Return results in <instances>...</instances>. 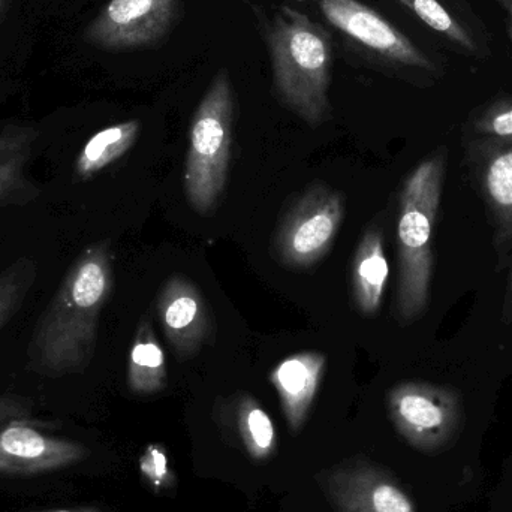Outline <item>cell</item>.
Returning a JSON list of instances; mask_svg holds the SVG:
<instances>
[{"instance_id": "obj_23", "label": "cell", "mask_w": 512, "mask_h": 512, "mask_svg": "<svg viewBox=\"0 0 512 512\" xmlns=\"http://www.w3.org/2000/svg\"><path fill=\"white\" fill-rule=\"evenodd\" d=\"M501 9L505 18V26H507L508 38L512 42V0H493Z\"/></svg>"}, {"instance_id": "obj_8", "label": "cell", "mask_w": 512, "mask_h": 512, "mask_svg": "<svg viewBox=\"0 0 512 512\" xmlns=\"http://www.w3.org/2000/svg\"><path fill=\"white\" fill-rule=\"evenodd\" d=\"M177 0H110L86 36L108 51H129L158 44L173 26Z\"/></svg>"}, {"instance_id": "obj_6", "label": "cell", "mask_w": 512, "mask_h": 512, "mask_svg": "<svg viewBox=\"0 0 512 512\" xmlns=\"http://www.w3.org/2000/svg\"><path fill=\"white\" fill-rule=\"evenodd\" d=\"M388 411L400 435L424 453L450 447L462 429V399L456 390L441 385H396L388 394Z\"/></svg>"}, {"instance_id": "obj_12", "label": "cell", "mask_w": 512, "mask_h": 512, "mask_svg": "<svg viewBox=\"0 0 512 512\" xmlns=\"http://www.w3.org/2000/svg\"><path fill=\"white\" fill-rule=\"evenodd\" d=\"M325 363L327 358L321 352H297L280 361L268 376L292 430L300 429L306 421L324 376Z\"/></svg>"}, {"instance_id": "obj_21", "label": "cell", "mask_w": 512, "mask_h": 512, "mask_svg": "<svg viewBox=\"0 0 512 512\" xmlns=\"http://www.w3.org/2000/svg\"><path fill=\"white\" fill-rule=\"evenodd\" d=\"M239 427L246 447L255 457H265L274 447V427L267 412L252 397L245 396L239 405Z\"/></svg>"}, {"instance_id": "obj_14", "label": "cell", "mask_w": 512, "mask_h": 512, "mask_svg": "<svg viewBox=\"0 0 512 512\" xmlns=\"http://www.w3.org/2000/svg\"><path fill=\"white\" fill-rule=\"evenodd\" d=\"M36 138L33 129L8 128L0 132V207L24 204L38 195V189L26 177Z\"/></svg>"}, {"instance_id": "obj_17", "label": "cell", "mask_w": 512, "mask_h": 512, "mask_svg": "<svg viewBox=\"0 0 512 512\" xmlns=\"http://www.w3.org/2000/svg\"><path fill=\"white\" fill-rule=\"evenodd\" d=\"M128 384L137 394L158 393L167 385L164 349L149 318L141 319L135 331L129 352Z\"/></svg>"}, {"instance_id": "obj_10", "label": "cell", "mask_w": 512, "mask_h": 512, "mask_svg": "<svg viewBox=\"0 0 512 512\" xmlns=\"http://www.w3.org/2000/svg\"><path fill=\"white\" fill-rule=\"evenodd\" d=\"M432 30L448 50L472 60L493 56L492 33L469 0H396Z\"/></svg>"}, {"instance_id": "obj_13", "label": "cell", "mask_w": 512, "mask_h": 512, "mask_svg": "<svg viewBox=\"0 0 512 512\" xmlns=\"http://www.w3.org/2000/svg\"><path fill=\"white\" fill-rule=\"evenodd\" d=\"M388 274L390 267L384 252V236L379 228H370L360 240L352 262V297L363 315L378 313Z\"/></svg>"}, {"instance_id": "obj_5", "label": "cell", "mask_w": 512, "mask_h": 512, "mask_svg": "<svg viewBox=\"0 0 512 512\" xmlns=\"http://www.w3.org/2000/svg\"><path fill=\"white\" fill-rule=\"evenodd\" d=\"M331 26L354 39L385 65L418 86H433L445 77V65L405 32L358 0H318Z\"/></svg>"}, {"instance_id": "obj_19", "label": "cell", "mask_w": 512, "mask_h": 512, "mask_svg": "<svg viewBox=\"0 0 512 512\" xmlns=\"http://www.w3.org/2000/svg\"><path fill=\"white\" fill-rule=\"evenodd\" d=\"M38 262L21 256L0 273V328L23 306L38 279Z\"/></svg>"}, {"instance_id": "obj_18", "label": "cell", "mask_w": 512, "mask_h": 512, "mask_svg": "<svg viewBox=\"0 0 512 512\" xmlns=\"http://www.w3.org/2000/svg\"><path fill=\"white\" fill-rule=\"evenodd\" d=\"M57 442L44 438L29 427H8L0 433V451L5 460L20 462V466H45L47 459H54Z\"/></svg>"}, {"instance_id": "obj_16", "label": "cell", "mask_w": 512, "mask_h": 512, "mask_svg": "<svg viewBox=\"0 0 512 512\" xmlns=\"http://www.w3.org/2000/svg\"><path fill=\"white\" fill-rule=\"evenodd\" d=\"M138 120L117 123L93 135L75 159V179L84 182L119 161L131 150L140 135Z\"/></svg>"}, {"instance_id": "obj_7", "label": "cell", "mask_w": 512, "mask_h": 512, "mask_svg": "<svg viewBox=\"0 0 512 512\" xmlns=\"http://www.w3.org/2000/svg\"><path fill=\"white\" fill-rule=\"evenodd\" d=\"M345 218L342 194L316 183L283 216L276 251L288 268H309L330 252Z\"/></svg>"}, {"instance_id": "obj_24", "label": "cell", "mask_w": 512, "mask_h": 512, "mask_svg": "<svg viewBox=\"0 0 512 512\" xmlns=\"http://www.w3.org/2000/svg\"><path fill=\"white\" fill-rule=\"evenodd\" d=\"M508 295L512 298V274L510 279V286H508Z\"/></svg>"}, {"instance_id": "obj_15", "label": "cell", "mask_w": 512, "mask_h": 512, "mask_svg": "<svg viewBox=\"0 0 512 512\" xmlns=\"http://www.w3.org/2000/svg\"><path fill=\"white\" fill-rule=\"evenodd\" d=\"M343 512H415L406 493L381 472H358L337 490Z\"/></svg>"}, {"instance_id": "obj_2", "label": "cell", "mask_w": 512, "mask_h": 512, "mask_svg": "<svg viewBox=\"0 0 512 512\" xmlns=\"http://www.w3.org/2000/svg\"><path fill=\"white\" fill-rule=\"evenodd\" d=\"M274 87L283 104L310 126L330 117L333 44L321 24L291 6L277 9L267 27Z\"/></svg>"}, {"instance_id": "obj_22", "label": "cell", "mask_w": 512, "mask_h": 512, "mask_svg": "<svg viewBox=\"0 0 512 512\" xmlns=\"http://www.w3.org/2000/svg\"><path fill=\"white\" fill-rule=\"evenodd\" d=\"M144 474L152 480L161 481L167 475V459H165L162 451L156 448H150V453H147L146 459L141 463Z\"/></svg>"}, {"instance_id": "obj_9", "label": "cell", "mask_w": 512, "mask_h": 512, "mask_svg": "<svg viewBox=\"0 0 512 512\" xmlns=\"http://www.w3.org/2000/svg\"><path fill=\"white\" fill-rule=\"evenodd\" d=\"M156 310L162 331L180 358L194 357L212 339L209 303L189 277L171 276L159 291Z\"/></svg>"}, {"instance_id": "obj_1", "label": "cell", "mask_w": 512, "mask_h": 512, "mask_svg": "<svg viewBox=\"0 0 512 512\" xmlns=\"http://www.w3.org/2000/svg\"><path fill=\"white\" fill-rule=\"evenodd\" d=\"M114 288L110 242L90 245L66 271L27 348L30 366L44 375L80 372L95 354L99 318Z\"/></svg>"}, {"instance_id": "obj_4", "label": "cell", "mask_w": 512, "mask_h": 512, "mask_svg": "<svg viewBox=\"0 0 512 512\" xmlns=\"http://www.w3.org/2000/svg\"><path fill=\"white\" fill-rule=\"evenodd\" d=\"M234 107L230 74L227 69H219L192 119L183 176L186 198L200 215H209L215 210L227 185Z\"/></svg>"}, {"instance_id": "obj_11", "label": "cell", "mask_w": 512, "mask_h": 512, "mask_svg": "<svg viewBox=\"0 0 512 512\" xmlns=\"http://www.w3.org/2000/svg\"><path fill=\"white\" fill-rule=\"evenodd\" d=\"M468 159L496 228L499 246L512 242V140L471 138Z\"/></svg>"}, {"instance_id": "obj_3", "label": "cell", "mask_w": 512, "mask_h": 512, "mask_svg": "<svg viewBox=\"0 0 512 512\" xmlns=\"http://www.w3.org/2000/svg\"><path fill=\"white\" fill-rule=\"evenodd\" d=\"M445 165V153H436L409 174L400 192L396 313L403 324L420 319L429 306L433 230L441 207Z\"/></svg>"}, {"instance_id": "obj_20", "label": "cell", "mask_w": 512, "mask_h": 512, "mask_svg": "<svg viewBox=\"0 0 512 512\" xmlns=\"http://www.w3.org/2000/svg\"><path fill=\"white\" fill-rule=\"evenodd\" d=\"M468 134L481 140H512V95L498 96L474 111Z\"/></svg>"}]
</instances>
